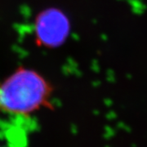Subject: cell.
Returning <instances> with one entry per match:
<instances>
[{"mask_svg":"<svg viewBox=\"0 0 147 147\" xmlns=\"http://www.w3.org/2000/svg\"><path fill=\"white\" fill-rule=\"evenodd\" d=\"M34 31L36 40L42 46L58 47L68 38L69 33L68 17L59 9L43 10L35 18Z\"/></svg>","mask_w":147,"mask_h":147,"instance_id":"cell-2","label":"cell"},{"mask_svg":"<svg viewBox=\"0 0 147 147\" xmlns=\"http://www.w3.org/2000/svg\"><path fill=\"white\" fill-rule=\"evenodd\" d=\"M51 94V86L41 74L34 69H16L0 83V111L31 115L48 105Z\"/></svg>","mask_w":147,"mask_h":147,"instance_id":"cell-1","label":"cell"}]
</instances>
